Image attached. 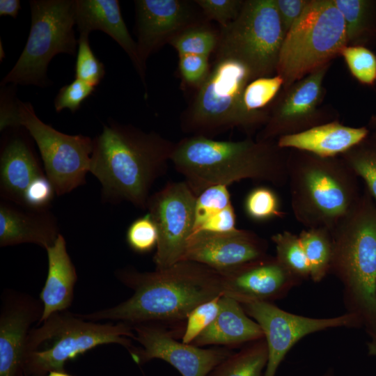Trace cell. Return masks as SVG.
Listing matches in <instances>:
<instances>
[{
    "mask_svg": "<svg viewBox=\"0 0 376 376\" xmlns=\"http://www.w3.org/2000/svg\"><path fill=\"white\" fill-rule=\"evenodd\" d=\"M43 313L40 300L12 289H4L0 311V376H24L26 344L32 325Z\"/></svg>",
    "mask_w": 376,
    "mask_h": 376,
    "instance_id": "2e32d148",
    "label": "cell"
},
{
    "mask_svg": "<svg viewBox=\"0 0 376 376\" xmlns=\"http://www.w3.org/2000/svg\"><path fill=\"white\" fill-rule=\"evenodd\" d=\"M54 194V188L46 175L39 176L26 189L23 207L34 210L47 209Z\"/></svg>",
    "mask_w": 376,
    "mask_h": 376,
    "instance_id": "b9f144b4",
    "label": "cell"
},
{
    "mask_svg": "<svg viewBox=\"0 0 376 376\" xmlns=\"http://www.w3.org/2000/svg\"><path fill=\"white\" fill-rule=\"evenodd\" d=\"M288 154L289 149L276 141H219L192 135L175 143L171 162L197 196L210 187L242 180L283 187L288 182Z\"/></svg>",
    "mask_w": 376,
    "mask_h": 376,
    "instance_id": "3957f363",
    "label": "cell"
},
{
    "mask_svg": "<svg viewBox=\"0 0 376 376\" xmlns=\"http://www.w3.org/2000/svg\"><path fill=\"white\" fill-rule=\"evenodd\" d=\"M324 376H334L333 373L328 372Z\"/></svg>",
    "mask_w": 376,
    "mask_h": 376,
    "instance_id": "c3c4849f",
    "label": "cell"
},
{
    "mask_svg": "<svg viewBox=\"0 0 376 376\" xmlns=\"http://www.w3.org/2000/svg\"><path fill=\"white\" fill-rule=\"evenodd\" d=\"M371 336V340L368 343V354L376 358V334Z\"/></svg>",
    "mask_w": 376,
    "mask_h": 376,
    "instance_id": "f6af8a7d",
    "label": "cell"
},
{
    "mask_svg": "<svg viewBox=\"0 0 376 376\" xmlns=\"http://www.w3.org/2000/svg\"><path fill=\"white\" fill-rule=\"evenodd\" d=\"M75 23L79 34L101 31L112 38L128 55L146 86V65L124 22L118 1L75 0Z\"/></svg>",
    "mask_w": 376,
    "mask_h": 376,
    "instance_id": "ffe728a7",
    "label": "cell"
},
{
    "mask_svg": "<svg viewBox=\"0 0 376 376\" xmlns=\"http://www.w3.org/2000/svg\"><path fill=\"white\" fill-rule=\"evenodd\" d=\"M194 2L208 19L217 22L221 28H224L237 17L244 1L196 0Z\"/></svg>",
    "mask_w": 376,
    "mask_h": 376,
    "instance_id": "f35d334b",
    "label": "cell"
},
{
    "mask_svg": "<svg viewBox=\"0 0 376 376\" xmlns=\"http://www.w3.org/2000/svg\"><path fill=\"white\" fill-rule=\"evenodd\" d=\"M136 31L139 57L144 65L148 56L185 29L197 24L189 1L136 0Z\"/></svg>",
    "mask_w": 376,
    "mask_h": 376,
    "instance_id": "ac0fdd59",
    "label": "cell"
},
{
    "mask_svg": "<svg viewBox=\"0 0 376 376\" xmlns=\"http://www.w3.org/2000/svg\"><path fill=\"white\" fill-rule=\"evenodd\" d=\"M340 56L357 81L368 86L376 84V55L369 48L364 46H346Z\"/></svg>",
    "mask_w": 376,
    "mask_h": 376,
    "instance_id": "e575fe53",
    "label": "cell"
},
{
    "mask_svg": "<svg viewBox=\"0 0 376 376\" xmlns=\"http://www.w3.org/2000/svg\"><path fill=\"white\" fill-rule=\"evenodd\" d=\"M207 56L187 54L179 56V70L182 79L188 84L199 88L210 72Z\"/></svg>",
    "mask_w": 376,
    "mask_h": 376,
    "instance_id": "60d3db41",
    "label": "cell"
},
{
    "mask_svg": "<svg viewBox=\"0 0 376 376\" xmlns=\"http://www.w3.org/2000/svg\"><path fill=\"white\" fill-rule=\"evenodd\" d=\"M271 239L276 247V258L295 280L310 277L309 265L298 235L285 230Z\"/></svg>",
    "mask_w": 376,
    "mask_h": 376,
    "instance_id": "1f68e13d",
    "label": "cell"
},
{
    "mask_svg": "<svg viewBox=\"0 0 376 376\" xmlns=\"http://www.w3.org/2000/svg\"><path fill=\"white\" fill-rule=\"evenodd\" d=\"M126 242L130 248L139 253H146L156 249L158 232L149 213L135 219L128 227Z\"/></svg>",
    "mask_w": 376,
    "mask_h": 376,
    "instance_id": "74e56055",
    "label": "cell"
},
{
    "mask_svg": "<svg viewBox=\"0 0 376 376\" xmlns=\"http://www.w3.org/2000/svg\"><path fill=\"white\" fill-rule=\"evenodd\" d=\"M288 182L296 220L330 231L360 196L358 177L340 157H322L289 150Z\"/></svg>",
    "mask_w": 376,
    "mask_h": 376,
    "instance_id": "277c9868",
    "label": "cell"
},
{
    "mask_svg": "<svg viewBox=\"0 0 376 376\" xmlns=\"http://www.w3.org/2000/svg\"><path fill=\"white\" fill-rule=\"evenodd\" d=\"M331 235L330 271L345 285L369 334H376V203L366 188Z\"/></svg>",
    "mask_w": 376,
    "mask_h": 376,
    "instance_id": "5b68a950",
    "label": "cell"
},
{
    "mask_svg": "<svg viewBox=\"0 0 376 376\" xmlns=\"http://www.w3.org/2000/svg\"><path fill=\"white\" fill-rule=\"evenodd\" d=\"M95 87L75 79L70 84L63 86L56 95L54 108L57 112L68 109L72 113L77 111L82 102L94 91Z\"/></svg>",
    "mask_w": 376,
    "mask_h": 376,
    "instance_id": "ab89813d",
    "label": "cell"
},
{
    "mask_svg": "<svg viewBox=\"0 0 376 376\" xmlns=\"http://www.w3.org/2000/svg\"><path fill=\"white\" fill-rule=\"evenodd\" d=\"M330 65H326L282 89L272 104L267 122L256 139L276 141L282 136L337 120L334 112L322 106L324 79Z\"/></svg>",
    "mask_w": 376,
    "mask_h": 376,
    "instance_id": "7c38bea8",
    "label": "cell"
},
{
    "mask_svg": "<svg viewBox=\"0 0 376 376\" xmlns=\"http://www.w3.org/2000/svg\"><path fill=\"white\" fill-rule=\"evenodd\" d=\"M345 26L347 46H364L376 39V1L333 0Z\"/></svg>",
    "mask_w": 376,
    "mask_h": 376,
    "instance_id": "4316f807",
    "label": "cell"
},
{
    "mask_svg": "<svg viewBox=\"0 0 376 376\" xmlns=\"http://www.w3.org/2000/svg\"><path fill=\"white\" fill-rule=\"evenodd\" d=\"M285 36L274 0H245L237 17L221 28L216 58L239 61L253 80L273 76Z\"/></svg>",
    "mask_w": 376,
    "mask_h": 376,
    "instance_id": "30bf717a",
    "label": "cell"
},
{
    "mask_svg": "<svg viewBox=\"0 0 376 376\" xmlns=\"http://www.w3.org/2000/svg\"><path fill=\"white\" fill-rule=\"evenodd\" d=\"M246 215L254 221H267L284 217L276 193L265 186L257 187L249 191L244 201Z\"/></svg>",
    "mask_w": 376,
    "mask_h": 376,
    "instance_id": "836d02e7",
    "label": "cell"
},
{
    "mask_svg": "<svg viewBox=\"0 0 376 376\" xmlns=\"http://www.w3.org/2000/svg\"><path fill=\"white\" fill-rule=\"evenodd\" d=\"M346 46L344 20L334 1L310 0L282 45L276 74L282 89L331 64Z\"/></svg>",
    "mask_w": 376,
    "mask_h": 376,
    "instance_id": "52a82bcc",
    "label": "cell"
},
{
    "mask_svg": "<svg viewBox=\"0 0 376 376\" xmlns=\"http://www.w3.org/2000/svg\"><path fill=\"white\" fill-rule=\"evenodd\" d=\"M219 273L222 295L240 304L268 301L297 281L276 257L268 256Z\"/></svg>",
    "mask_w": 376,
    "mask_h": 376,
    "instance_id": "d6986e66",
    "label": "cell"
},
{
    "mask_svg": "<svg viewBox=\"0 0 376 376\" xmlns=\"http://www.w3.org/2000/svg\"><path fill=\"white\" fill-rule=\"evenodd\" d=\"M267 359V345L263 338L233 352L207 376H264Z\"/></svg>",
    "mask_w": 376,
    "mask_h": 376,
    "instance_id": "f1b7e54d",
    "label": "cell"
},
{
    "mask_svg": "<svg viewBox=\"0 0 376 376\" xmlns=\"http://www.w3.org/2000/svg\"><path fill=\"white\" fill-rule=\"evenodd\" d=\"M115 274L133 290L132 296L114 306L80 314L84 319L130 325L182 322L195 307L222 296L220 273L195 262L182 260L153 272L125 267Z\"/></svg>",
    "mask_w": 376,
    "mask_h": 376,
    "instance_id": "6da1fadb",
    "label": "cell"
},
{
    "mask_svg": "<svg viewBox=\"0 0 376 376\" xmlns=\"http://www.w3.org/2000/svg\"><path fill=\"white\" fill-rule=\"evenodd\" d=\"M47 376H71L65 371H51Z\"/></svg>",
    "mask_w": 376,
    "mask_h": 376,
    "instance_id": "bcb514c9",
    "label": "cell"
},
{
    "mask_svg": "<svg viewBox=\"0 0 376 376\" xmlns=\"http://www.w3.org/2000/svg\"><path fill=\"white\" fill-rule=\"evenodd\" d=\"M24 376H26V375H24Z\"/></svg>",
    "mask_w": 376,
    "mask_h": 376,
    "instance_id": "681fc988",
    "label": "cell"
},
{
    "mask_svg": "<svg viewBox=\"0 0 376 376\" xmlns=\"http://www.w3.org/2000/svg\"><path fill=\"white\" fill-rule=\"evenodd\" d=\"M220 304L216 319L191 344L233 347L264 338L259 324L248 317L240 302L222 295Z\"/></svg>",
    "mask_w": 376,
    "mask_h": 376,
    "instance_id": "d4e9b609",
    "label": "cell"
},
{
    "mask_svg": "<svg viewBox=\"0 0 376 376\" xmlns=\"http://www.w3.org/2000/svg\"><path fill=\"white\" fill-rule=\"evenodd\" d=\"M45 250L48 271L40 294L43 313L39 324L52 314L66 311L71 306L77 280L76 268L68 253L66 242L61 234Z\"/></svg>",
    "mask_w": 376,
    "mask_h": 376,
    "instance_id": "cb8c5ba5",
    "label": "cell"
},
{
    "mask_svg": "<svg viewBox=\"0 0 376 376\" xmlns=\"http://www.w3.org/2000/svg\"><path fill=\"white\" fill-rule=\"evenodd\" d=\"M221 297L203 302L188 315L182 334V342L191 344L217 317L221 307Z\"/></svg>",
    "mask_w": 376,
    "mask_h": 376,
    "instance_id": "8d00e7d4",
    "label": "cell"
},
{
    "mask_svg": "<svg viewBox=\"0 0 376 376\" xmlns=\"http://www.w3.org/2000/svg\"><path fill=\"white\" fill-rule=\"evenodd\" d=\"M260 327L268 350L264 376H275L290 348L301 338L329 328L361 323L354 312L331 318H311L288 313L267 301L241 304Z\"/></svg>",
    "mask_w": 376,
    "mask_h": 376,
    "instance_id": "5bb4252c",
    "label": "cell"
},
{
    "mask_svg": "<svg viewBox=\"0 0 376 376\" xmlns=\"http://www.w3.org/2000/svg\"><path fill=\"white\" fill-rule=\"evenodd\" d=\"M0 204V246L32 243L46 249L61 234L56 219L48 209L34 210Z\"/></svg>",
    "mask_w": 376,
    "mask_h": 376,
    "instance_id": "7402d4cb",
    "label": "cell"
},
{
    "mask_svg": "<svg viewBox=\"0 0 376 376\" xmlns=\"http://www.w3.org/2000/svg\"><path fill=\"white\" fill-rule=\"evenodd\" d=\"M175 143L132 125L111 122L93 139L90 171L102 186L104 201H127L146 210L150 189L164 175Z\"/></svg>",
    "mask_w": 376,
    "mask_h": 376,
    "instance_id": "7a4b0ae2",
    "label": "cell"
},
{
    "mask_svg": "<svg viewBox=\"0 0 376 376\" xmlns=\"http://www.w3.org/2000/svg\"><path fill=\"white\" fill-rule=\"evenodd\" d=\"M368 127L373 130H376V114L371 116L368 123Z\"/></svg>",
    "mask_w": 376,
    "mask_h": 376,
    "instance_id": "7dc6e473",
    "label": "cell"
},
{
    "mask_svg": "<svg viewBox=\"0 0 376 376\" xmlns=\"http://www.w3.org/2000/svg\"><path fill=\"white\" fill-rule=\"evenodd\" d=\"M309 1L310 0H274L285 35L299 19Z\"/></svg>",
    "mask_w": 376,
    "mask_h": 376,
    "instance_id": "7bdbcfd3",
    "label": "cell"
},
{
    "mask_svg": "<svg viewBox=\"0 0 376 376\" xmlns=\"http://www.w3.org/2000/svg\"><path fill=\"white\" fill-rule=\"evenodd\" d=\"M31 28L24 48L1 86L49 85L47 68L58 54L75 55V0H31Z\"/></svg>",
    "mask_w": 376,
    "mask_h": 376,
    "instance_id": "ba28073f",
    "label": "cell"
},
{
    "mask_svg": "<svg viewBox=\"0 0 376 376\" xmlns=\"http://www.w3.org/2000/svg\"><path fill=\"white\" fill-rule=\"evenodd\" d=\"M370 132L367 127H353L338 120L302 132L279 138L282 148L307 152L322 157H338L364 139Z\"/></svg>",
    "mask_w": 376,
    "mask_h": 376,
    "instance_id": "603a6c76",
    "label": "cell"
},
{
    "mask_svg": "<svg viewBox=\"0 0 376 376\" xmlns=\"http://www.w3.org/2000/svg\"><path fill=\"white\" fill-rule=\"evenodd\" d=\"M17 126L23 127L39 149L47 178L61 196L86 183L90 171L93 139L62 133L42 122L32 104L18 100Z\"/></svg>",
    "mask_w": 376,
    "mask_h": 376,
    "instance_id": "8fae6325",
    "label": "cell"
},
{
    "mask_svg": "<svg viewBox=\"0 0 376 376\" xmlns=\"http://www.w3.org/2000/svg\"><path fill=\"white\" fill-rule=\"evenodd\" d=\"M134 338L140 347L129 352L137 364L152 359L163 360L174 367L182 376H207L233 352L227 347L201 348L175 339L173 334L160 324L132 325Z\"/></svg>",
    "mask_w": 376,
    "mask_h": 376,
    "instance_id": "9a60e30c",
    "label": "cell"
},
{
    "mask_svg": "<svg viewBox=\"0 0 376 376\" xmlns=\"http://www.w3.org/2000/svg\"><path fill=\"white\" fill-rule=\"evenodd\" d=\"M283 86V80L278 75L257 78L246 86L242 105L256 130L267 122L269 113L267 106L274 102Z\"/></svg>",
    "mask_w": 376,
    "mask_h": 376,
    "instance_id": "83f0119b",
    "label": "cell"
},
{
    "mask_svg": "<svg viewBox=\"0 0 376 376\" xmlns=\"http://www.w3.org/2000/svg\"><path fill=\"white\" fill-rule=\"evenodd\" d=\"M196 199V195L185 180L169 182L148 198L146 210L158 232L153 257L155 269L182 260L193 233Z\"/></svg>",
    "mask_w": 376,
    "mask_h": 376,
    "instance_id": "4fadbf2b",
    "label": "cell"
},
{
    "mask_svg": "<svg viewBox=\"0 0 376 376\" xmlns=\"http://www.w3.org/2000/svg\"><path fill=\"white\" fill-rule=\"evenodd\" d=\"M15 127L3 143L0 155V194L23 207L24 194L38 177L45 175L24 134Z\"/></svg>",
    "mask_w": 376,
    "mask_h": 376,
    "instance_id": "44dd1931",
    "label": "cell"
},
{
    "mask_svg": "<svg viewBox=\"0 0 376 376\" xmlns=\"http://www.w3.org/2000/svg\"><path fill=\"white\" fill-rule=\"evenodd\" d=\"M310 269V277L315 282L322 280L330 271L332 258L331 231L324 228L303 230L299 235Z\"/></svg>",
    "mask_w": 376,
    "mask_h": 376,
    "instance_id": "f546056e",
    "label": "cell"
},
{
    "mask_svg": "<svg viewBox=\"0 0 376 376\" xmlns=\"http://www.w3.org/2000/svg\"><path fill=\"white\" fill-rule=\"evenodd\" d=\"M267 247L264 238L247 230L198 232L190 236L182 260L222 272L267 256Z\"/></svg>",
    "mask_w": 376,
    "mask_h": 376,
    "instance_id": "e0dca14e",
    "label": "cell"
},
{
    "mask_svg": "<svg viewBox=\"0 0 376 376\" xmlns=\"http://www.w3.org/2000/svg\"><path fill=\"white\" fill-rule=\"evenodd\" d=\"M88 36L81 33L78 38L75 79L95 87L104 78L105 70L103 63L95 56L90 46Z\"/></svg>",
    "mask_w": 376,
    "mask_h": 376,
    "instance_id": "d590c367",
    "label": "cell"
},
{
    "mask_svg": "<svg viewBox=\"0 0 376 376\" xmlns=\"http://www.w3.org/2000/svg\"><path fill=\"white\" fill-rule=\"evenodd\" d=\"M235 223L228 186H212L196 196L193 233L232 231L237 228Z\"/></svg>",
    "mask_w": 376,
    "mask_h": 376,
    "instance_id": "484cf974",
    "label": "cell"
},
{
    "mask_svg": "<svg viewBox=\"0 0 376 376\" xmlns=\"http://www.w3.org/2000/svg\"><path fill=\"white\" fill-rule=\"evenodd\" d=\"M33 327L25 348L24 374L47 376L65 371V363L102 345L116 343L130 350L134 334L132 325L100 323L84 319L68 310L57 312Z\"/></svg>",
    "mask_w": 376,
    "mask_h": 376,
    "instance_id": "8992f818",
    "label": "cell"
},
{
    "mask_svg": "<svg viewBox=\"0 0 376 376\" xmlns=\"http://www.w3.org/2000/svg\"><path fill=\"white\" fill-rule=\"evenodd\" d=\"M219 33L205 24H194L176 35L170 44L179 56L194 54L209 57L217 49Z\"/></svg>",
    "mask_w": 376,
    "mask_h": 376,
    "instance_id": "d6a6232c",
    "label": "cell"
},
{
    "mask_svg": "<svg viewBox=\"0 0 376 376\" xmlns=\"http://www.w3.org/2000/svg\"><path fill=\"white\" fill-rule=\"evenodd\" d=\"M252 80L246 68L239 61L216 58L183 115V130L193 136L205 137L235 127L247 134L253 133L256 130L242 105L244 90Z\"/></svg>",
    "mask_w": 376,
    "mask_h": 376,
    "instance_id": "9c48e42d",
    "label": "cell"
},
{
    "mask_svg": "<svg viewBox=\"0 0 376 376\" xmlns=\"http://www.w3.org/2000/svg\"><path fill=\"white\" fill-rule=\"evenodd\" d=\"M20 8V1L18 0H1L0 15L16 18Z\"/></svg>",
    "mask_w": 376,
    "mask_h": 376,
    "instance_id": "ee69618b",
    "label": "cell"
},
{
    "mask_svg": "<svg viewBox=\"0 0 376 376\" xmlns=\"http://www.w3.org/2000/svg\"><path fill=\"white\" fill-rule=\"evenodd\" d=\"M339 157L363 179L376 203V130Z\"/></svg>",
    "mask_w": 376,
    "mask_h": 376,
    "instance_id": "4dcf8cb0",
    "label": "cell"
}]
</instances>
